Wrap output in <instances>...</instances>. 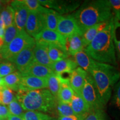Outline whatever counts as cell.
<instances>
[{
  "mask_svg": "<svg viewBox=\"0 0 120 120\" xmlns=\"http://www.w3.org/2000/svg\"><path fill=\"white\" fill-rule=\"evenodd\" d=\"M7 107H8L10 115H13V116L21 117L25 112L21 105L17 101L16 97L13 99V101L8 105Z\"/></svg>",
  "mask_w": 120,
  "mask_h": 120,
  "instance_id": "34",
  "label": "cell"
},
{
  "mask_svg": "<svg viewBox=\"0 0 120 120\" xmlns=\"http://www.w3.org/2000/svg\"><path fill=\"white\" fill-rule=\"evenodd\" d=\"M54 72L50 68L39 64L35 61L32 62L23 72L21 73L23 76H34L40 78L47 79Z\"/></svg>",
  "mask_w": 120,
  "mask_h": 120,
  "instance_id": "15",
  "label": "cell"
},
{
  "mask_svg": "<svg viewBox=\"0 0 120 120\" xmlns=\"http://www.w3.org/2000/svg\"><path fill=\"white\" fill-rule=\"evenodd\" d=\"M46 28L44 13L30 11L25 26L26 32L34 38Z\"/></svg>",
  "mask_w": 120,
  "mask_h": 120,
  "instance_id": "9",
  "label": "cell"
},
{
  "mask_svg": "<svg viewBox=\"0 0 120 120\" xmlns=\"http://www.w3.org/2000/svg\"><path fill=\"white\" fill-rule=\"evenodd\" d=\"M81 96L89 106L91 111L103 109L98 100L94 79L88 73L81 91Z\"/></svg>",
  "mask_w": 120,
  "mask_h": 120,
  "instance_id": "7",
  "label": "cell"
},
{
  "mask_svg": "<svg viewBox=\"0 0 120 120\" xmlns=\"http://www.w3.org/2000/svg\"><path fill=\"white\" fill-rule=\"evenodd\" d=\"M114 19H120V0H109Z\"/></svg>",
  "mask_w": 120,
  "mask_h": 120,
  "instance_id": "37",
  "label": "cell"
},
{
  "mask_svg": "<svg viewBox=\"0 0 120 120\" xmlns=\"http://www.w3.org/2000/svg\"><path fill=\"white\" fill-rule=\"evenodd\" d=\"M113 43L118 68L120 69V19H113Z\"/></svg>",
  "mask_w": 120,
  "mask_h": 120,
  "instance_id": "25",
  "label": "cell"
},
{
  "mask_svg": "<svg viewBox=\"0 0 120 120\" xmlns=\"http://www.w3.org/2000/svg\"><path fill=\"white\" fill-rule=\"evenodd\" d=\"M47 89L50 91L51 94L57 99L58 93L61 87V82L57 75L55 73L49 76L47 78Z\"/></svg>",
  "mask_w": 120,
  "mask_h": 120,
  "instance_id": "28",
  "label": "cell"
},
{
  "mask_svg": "<svg viewBox=\"0 0 120 120\" xmlns=\"http://www.w3.org/2000/svg\"><path fill=\"white\" fill-rule=\"evenodd\" d=\"M47 87V79L34 76H23L22 77L19 90L32 91L46 89Z\"/></svg>",
  "mask_w": 120,
  "mask_h": 120,
  "instance_id": "13",
  "label": "cell"
},
{
  "mask_svg": "<svg viewBox=\"0 0 120 120\" xmlns=\"http://www.w3.org/2000/svg\"><path fill=\"white\" fill-rule=\"evenodd\" d=\"M0 120H1V118H0Z\"/></svg>",
  "mask_w": 120,
  "mask_h": 120,
  "instance_id": "47",
  "label": "cell"
},
{
  "mask_svg": "<svg viewBox=\"0 0 120 120\" xmlns=\"http://www.w3.org/2000/svg\"><path fill=\"white\" fill-rule=\"evenodd\" d=\"M2 85H4V83H3V78L0 76V86Z\"/></svg>",
  "mask_w": 120,
  "mask_h": 120,
  "instance_id": "44",
  "label": "cell"
},
{
  "mask_svg": "<svg viewBox=\"0 0 120 120\" xmlns=\"http://www.w3.org/2000/svg\"><path fill=\"white\" fill-rule=\"evenodd\" d=\"M55 112L60 117H71L75 116L70 104L61 102L57 100Z\"/></svg>",
  "mask_w": 120,
  "mask_h": 120,
  "instance_id": "31",
  "label": "cell"
},
{
  "mask_svg": "<svg viewBox=\"0 0 120 120\" xmlns=\"http://www.w3.org/2000/svg\"><path fill=\"white\" fill-rule=\"evenodd\" d=\"M0 59H1V58H0Z\"/></svg>",
  "mask_w": 120,
  "mask_h": 120,
  "instance_id": "48",
  "label": "cell"
},
{
  "mask_svg": "<svg viewBox=\"0 0 120 120\" xmlns=\"http://www.w3.org/2000/svg\"><path fill=\"white\" fill-rule=\"evenodd\" d=\"M70 105L75 116L82 120L86 117L87 115L91 111L89 106L81 96L75 93Z\"/></svg>",
  "mask_w": 120,
  "mask_h": 120,
  "instance_id": "16",
  "label": "cell"
},
{
  "mask_svg": "<svg viewBox=\"0 0 120 120\" xmlns=\"http://www.w3.org/2000/svg\"><path fill=\"white\" fill-rule=\"evenodd\" d=\"M46 21V29L56 31L57 27L58 19L60 14L56 11L48 8L46 12L44 13Z\"/></svg>",
  "mask_w": 120,
  "mask_h": 120,
  "instance_id": "26",
  "label": "cell"
},
{
  "mask_svg": "<svg viewBox=\"0 0 120 120\" xmlns=\"http://www.w3.org/2000/svg\"><path fill=\"white\" fill-rule=\"evenodd\" d=\"M73 57L78 67H81L87 73L89 72L94 60L88 56L85 50L77 52L73 56Z\"/></svg>",
  "mask_w": 120,
  "mask_h": 120,
  "instance_id": "23",
  "label": "cell"
},
{
  "mask_svg": "<svg viewBox=\"0 0 120 120\" xmlns=\"http://www.w3.org/2000/svg\"><path fill=\"white\" fill-rule=\"evenodd\" d=\"M22 77L21 73L17 71L3 77V83L12 91L17 92L19 89Z\"/></svg>",
  "mask_w": 120,
  "mask_h": 120,
  "instance_id": "22",
  "label": "cell"
},
{
  "mask_svg": "<svg viewBox=\"0 0 120 120\" xmlns=\"http://www.w3.org/2000/svg\"><path fill=\"white\" fill-rule=\"evenodd\" d=\"M17 71L15 66L10 61L0 63V76L4 77L12 73Z\"/></svg>",
  "mask_w": 120,
  "mask_h": 120,
  "instance_id": "35",
  "label": "cell"
},
{
  "mask_svg": "<svg viewBox=\"0 0 120 120\" xmlns=\"http://www.w3.org/2000/svg\"><path fill=\"white\" fill-rule=\"evenodd\" d=\"M23 2L30 12L45 13L48 9L42 6L37 0H23Z\"/></svg>",
  "mask_w": 120,
  "mask_h": 120,
  "instance_id": "33",
  "label": "cell"
},
{
  "mask_svg": "<svg viewBox=\"0 0 120 120\" xmlns=\"http://www.w3.org/2000/svg\"><path fill=\"white\" fill-rule=\"evenodd\" d=\"M51 120H57V119H54V118H53V119H52Z\"/></svg>",
  "mask_w": 120,
  "mask_h": 120,
  "instance_id": "45",
  "label": "cell"
},
{
  "mask_svg": "<svg viewBox=\"0 0 120 120\" xmlns=\"http://www.w3.org/2000/svg\"><path fill=\"white\" fill-rule=\"evenodd\" d=\"M35 42H40L47 44H55L66 49V38L57 31L45 29L34 38Z\"/></svg>",
  "mask_w": 120,
  "mask_h": 120,
  "instance_id": "12",
  "label": "cell"
},
{
  "mask_svg": "<svg viewBox=\"0 0 120 120\" xmlns=\"http://www.w3.org/2000/svg\"><path fill=\"white\" fill-rule=\"evenodd\" d=\"M71 14L83 34L88 28L113 17L109 0L86 1Z\"/></svg>",
  "mask_w": 120,
  "mask_h": 120,
  "instance_id": "2",
  "label": "cell"
},
{
  "mask_svg": "<svg viewBox=\"0 0 120 120\" xmlns=\"http://www.w3.org/2000/svg\"><path fill=\"white\" fill-rule=\"evenodd\" d=\"M48 54L53 63L68 58L70 56L66 49L55 44H48Z\"/></svg>",
  "mask_w": 120,
  "mask_h": 120,
  "instance_id": "21",
  "label": "cell"
},
{
  "mask_svg": "<svg viewBox=\"0 0 120 120\" xmlns=\"http://www.w3.org/2000/svg\"><path fill=\"white\" fill-rule=\"evenodd\" d=\"M6 27L4 26V22L2 20V19L0 17V37L4 39V32H5Z\"/></svg>",
  "mask_w": 120,
  "mask_h": 120,
  "instance_id": "40",
  "label": "cell"
},
{
  "mask_svg": "<svg viewBox=\"0 0 120 120\" xmlns=\"http://www.w3.org/2000/svg\"><path fill=\"white\" fill-rule=\"evenodd\" d=\"M12 91L2 85L0 86V103L3 105H8L15 98Z\"/></svg>",
  "mask_w": 120,
  "mask_h": 120,
  "instance_id": "30",
  "label": "cell"
},
{
  "mask_svg": "<svg viewBox=\"0 0 120 120\" xmlns=\"http://www.w3.org/2000/svg\"><path fill=\"white\" fill-rule=\"evenodd\" d=\"M83 120H107L103 109L91 110Z\"/></svg>",
  "mask_w": 120,
  "mask_h": 120,
  "instance_id": "36",
  "label": "cell"
},
{
  "mask_svg": "<svg viewBox=\"0 0 120 120\" xmlns=\"http://www.w3.org/2000/svg\"><path fill=\"white\" fill-rule=\"evenodd\" d=\"M34 39L25 30L19 31L15 38L7 46L3 47L0 51L1 59L10 61L26 48L35 45Z\"/></svg>",
  "mask_w": 120,
  "mask_h": 120,
  "instance_id": "5",
  "label": "cell"
},
{
  "mask_svg": "<svg viewBox=\"0 0 120 120\" xmlns=\"http://www.w3.org/2000/svg\"><path fill=\"white\" fill-rule=\"evenodd\" d=\"M113 17L85 49V51L97 62L111 64L118 68L113 43Z\"/></svg>",
  "mask_w": 120,
  "mask_h": 120,
  "instance_id": "1",
  "label": "cell"
},
{
  "mask_svg": "<svg viewBox=\"0 0 120 120\" xmlns=\"http://www.w3.org/2000/svg\"><path fill=\"white\" fill-rule=\"evenodd\" d=\"M14 12L15 25L19 31L25 30L29 10L23 2V0H16L10 3Z\"/></svg>",
  "mask_w": 120,
  "mask_h": 120,
  "instance_id": "10",
  "label": "cell"
},
{
  "mask_svg": "<svg viewBox=\"0 0 120 120\" xmlns=\"http://www.w3.org/2000/svg\"><path fill=\"white\" fill-rule=\"evenodd\" d=\"M42 6L56 11L60 15H68L76 11L81 5L79 1L67 0H38Z\"/></svg>",
  "mask_w": 120,
  "mask_h": 120,
  "instance_id": "6",
  "label": "cell"
},
{
  "mask_svg": "<svg viewBox=\"0 0 120 120\" xmlns=\"http://www.w3.org/2000/svg\"><path fill=\"white\" fill-rule=\"evenodd\" d=\"M0 17L4 22L6 28L15 23L14 12L10 4L3 7L0 13Z\"/></svg>",
  "mask_w": 120,
  "mask_h": 120,
  "instance_id": "27",
  "label": "cell"
},
{
  "mask_svg": "<svg viewBox=\"0 0 120 120\" xmlns=\"http://www.w3.org/2000/svg\"><path fill=\"white\" fill-rule=\"evenodd\" d=\"M77 67L74 60L67 58L53 63L51 69L54 73L60 74L66 72H72Z\"/></svg>",
  "mask_w": 120,
  "mask_h": 120,
  "instance_id": "20",
  "label": "cell"
},
{
  "mask_svg": "<svg viewBox=\"0 0 120 120\" xmlns=\"http://www.w3.org/2000/svg\"><path fill=\"white\" fill-rule=\"evenodd\" d=\"M81 34H76L66 38V47L69 55L73 56L77 52L85 50Z\"/></svg>",
  "mask_w": 120,
  "mask_h": 120,
  "instance_id": "18",
  "label": "cell"
},
{
  "mask_svg": "<svg viewBox=\"0 0 120 120\" xmlns=\"http://www.w3.org/2000/svg\"><path fill=\"white\" fill-rule=\"evenodd\" d=\"M19 31L15 26V23L6 28L4 37V45L3 47H5L8 45L19 34Z\"/></svg>",
  "mask_w": 120,
  "mask_h": 120,
  "instance_id": "32",
  "label": "cell"
},
{
  "mask_svg": "<svg viewBox=\"0 0 120 120\" xmlns=\"http://www.w3.org/2000/svg\"><path fill=\"white\" fill-rule=\"evenodd\" d=\"M6 120H23V119H22L21 117L13 116V115H10Z\"/></svg>",
  "mask_w": 120,
  "mask_h": 120,
  "instance_id": "42",
  "label": "cell"
},
{
  "mask_svg": "<svg viewBox=\"0 0 120 120\" xmlns=\"http://www.w3.org/2000/svg\"><path fill=\"white\" fill-rule=\"evenodd\" d=\"M0 63H1V59H0Z\"/></svg>",
  "mask_w": 120,
  "mask_h": 120,
  "instance_id": "46",
  "label": "cell"
},
{
  "mask_svg": "<svg viewBox=\"0 0 120 120\" xmlns=\"http://www.w3.org/2000/svg\"><path fill=\"white\" fill-rule=\"evenodd\" d=\"M6 2L7 1H1V0H0V10H1V8H2L4 7V4H6L7 3Z\"/></svg>",
  "mask_w": 120,
  "mask_h": 120,
  "instance_id": "43",
  "label": "cell"
},
{
  "mask_svg": "<svg viewBox=\"0 0 120 120\" xmlns=\"http://www.w3.org/2000/svg\"><path fill=\"white\" fill-rule=\"evenodd\" d=\"M87 75V73L79 67H77L72 71L70 85L75 94L81 96V91Z\"/></svg>",
  "mask_w": 120,
  "mask_h": 120,
  "instance_id": "17",
  "label": "cell"
},
{
  "mask_svg": "<svg viewBox=\"0 0 120 120\" xmlns=\"http://www.w3.org/2000/svg\"><path fill=\"white\" fill-rule=\"evenodd\" d=\"M35 45L30 46L19 52L10 62L12 63L16 67L17 71L23 72L34 61V48Z\"/></svg>",
  "mask_w": 120,
  "mask_h": 120,
  "instance_id": "11",
  "label": "cell"
},
{
  "mask_svg": "<svg viewBox=\"0 0 120 120\" xmlns=\"http://www.w3.org/2000/svg\"><path fill=\"white\" fill-rule=\"evenodd\" d=\"M10 115L8 107L5 105L0 104V118L2 120H6Z\"/></svg>",
  "mask_w": 120,
  "mask_h": 120,
  "instance_id": "39",
  "label": "cell"
},
{
  "mask_svg": "<svg viewBox=\"0 0 120 120\" xmlns=\"http://www.w3.org/2000/svg\"><path fill=\"white\" fill-rule=\"evenodd\" d=\"M88 73L94 79L98 100L104 107L111 97L112 88L120 79V70L111 64L94 60Z\"/></svg>",
  "mask_w": 120,
  "mask_h": 120,
  "instance_id": "3",
  "label": "cell"
},
{
  "mask_svg": "<svg viewBox=\"0 0 120 120\" xmlns=\"http://www.w3.org/2000/svg\"><path fill=\"white\" fill-rule=\"evenodd\" d=\"M21 117L23 120H51L52 117L43 112L36 111H26Z\"/></svg>",
  "mask_w": 120,
  "mask_h": 120,
  "instance_id": "29",
  "label": "cell"
},
{
  "mask_svg": "<svg viewBox=\"0 0 120 120\" xmlns=\"http://www.w3.org/2000/svg\"><path fill=\"white\" fill-rule=\"evenodd\" d=\"M56 31L66 38L76 34H83L72 14L60 15Z\"/></svg>",
  "mask_w": 120,
  "mask_h": 120,
  "instance_id": "8",
  "label": "cell"
},
{
  "mask_svg": "<svg viewBox=\"0 0 120 120\" xmlns=\"http://www.w3.org/2000/svg\"><path fill=\"white\" fill-rule=\"evenodd\" d=\"M16 98L24 111H36L43 113L55 112L57 99L47 88L32 90H19Z\"/></svg>",
  "mask_w": 120,
  "mask_h": 120,
  "instance_id": "4",
  "label": "cell"
},
{
  "mask_svg": "<svg viewBox=\"0 0 120 120\" xmlns=\"http://www.w3.org/2000/svg\"><path fill=\"white\" fill-rule=\"evenodd\" d=\"M34 56L35 62L52 68L53 62L49 58L47 43L36 42L34 48Z\"/></svg>",
  "mask_w": 120,
  "mask_h": 120,
  "instance_id": "14",
  "label": "cell"
},
{
  "mask_svg": "<svg viewBox=\"0 0 120 120\" xmlns=\"http://www.w3.org/2000/svg\"><path fill=\"white\" fill-rule=\"evenodd\" d=\"M75 92L70 84L61 83V87L58 93L57 100L61 102L70 104L74 96Z\"/></svg>",
  "mask_w": 120,
  "mask_h": 120,
  "instance_id": "24",
  "label": "cell"
},
{
  "mask_svg": "<svg viewBox=\"0 0 120 120\" xmlns=\"http://www.w3.org/2000/svg\"><path fill=\"white\" fill-rule=\"evenodd\" d=\"M57 120H82L76 116L71 117H58Z\"/></svg>",
  "mask_w": 120,
  "mask_h": 120,
  "instance_id": "41",
  "label": "cell"
},
{
  "mask_svg": "<svg viewBox=\"0 0 120 120\" xmlns=\"http://www.w3.org/2000/svg\"><path fill=\"white\" fill-rule=\"evenodd\" d=\"M113 101L116 107L120 109V79L114 86Z\"/></svg>",
  "mask_w": 120,
  "mask_h": 120,
  "instance_id": "38",
  "label": "cell"
},
{
  "mask_svg": "<svg viewBox=\"0 0 120 120\" xmlns=\"http://www.w3.org/2000/svg\"><path fill=\"white\" fill-rule=\"evenodd\" d=\"M110 19L109 21H107L102 22V23L97 24V25H94V26L91 27L87 29L83 32V34L82 35V37L84 46H85V49L92 41L93 39L96 36L97 34L107 26Z\"/></svg>",
  "mask_w": 120,
  "mask_h": 120,
  "instance_id": "19",
  "label": "cell"
}]
</instances>
